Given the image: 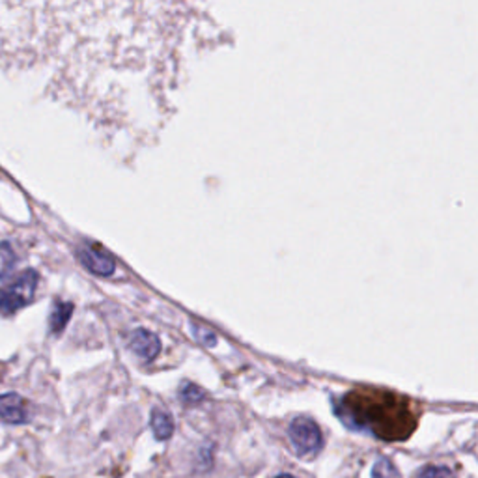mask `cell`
I'll list each match as a JSON object with an SVG mask.
<instances>
[{
	"label": "cell",
	"instance_id": "6da1fadb",
	"mask_svg": "<svg viewBox=\"0 0 478 478\" xmlns=\"http://www.w3.org/2000/svg\"><path fill=\"white\" fill-rule=\"evenodd\" d=\"M335 409L340 421L349 428L385 441L409 437L417 424V415L407 398L379 389L347 393Z\"/></svg>",
	"mask_w": 478,
	"mask_h": 478
},
{
	"label": "cell",
	"instance_id": "7a4b0ae2",
	"mask_svg": "<svg viewBox=\"0 0 478 478\" xmlns=\"http://www.w3.org/2000/svg\"><path fill=\"white\" fill-rule=\"evenodd\" d=\"M38 273L34 269L24 271L8 288L0 290V314H15L19 308L26 307L36 294Z\"/></svg>",
	"mask_w": 478,
	"mask_h": 478
},
{
	"label": "cell",
	"instance_id": "3957f363",
	"mask_svg": "<svg viewBox=\"0 0 478 478\" xmlns=\"http://www.w3.org/2000/svg\"><path fill=\"white\" fill-rule=\"evenodd\" d=\"M288 434L296 453L301 458H312L324 447V435L320 426L308 417L294 419L288 428Z\"/></svg>",
	"mask_w": 478,
	"mask_h": 478
},
{
	"label": "cell",
	"instance_id": "277c9868",
	"mask_svg": "<svg viewBox=\"0 0 478 478\" xmlns=\"http://www.w3.org/2000/svg\"><path fill=\"white\" fill-rule=\"evenodd\" d=\"M79 260L90 273L100 277H109L116 269L114 259L98 245H83L79 249Z\"/></svg>",
	"mask_w": 478,
	"mask_h": 478
},
{
	"label": "cell",
	"instance_id": "5b68a950",
	"mask_svg": "<svg viewBox=\"0 0 478 478\" xmlns=\"http://www.w3.org/2000/svg\"><path fill=\"white\" fill-rule=\"evenodd\" d=\"M0 419L10 424H26L30 421L28 404L15 393L0 396Z\"/></svg>",
	"mask_w": 478,
	"mask_h": 478
},
{
	"label": "cell",
	"instance_id": "8992f818",
	"mask_svg": "<svg viewBox=\"0 0 478 478\" xmlns=\"http://www.w3.org/2000/svg\"><path fill=\"white\" fill-rule=\"evenodd\" d=\"M130 346H132L133 352L146 363L153 361L159 354V349H161L159 338L146 329H137L130 338Z\"/></svg>",
	"mask_w": 478,
	"mask_h": 478
},
{
	"label": "cell",
	"instance_id": "52a82bcc",
	"mask_svg": "<svg viewBox=\"0 0 478 478\" xmlns=\"http://www.w3.org/2000/svg\"><path fill=\"white\" fill-rule=\"evenodd\" d=\"M151 430L157 441H169L174 434V423L169 413L163 409H153L151 413Z\"/></svg>",
	"mask_w": 478,
	"mask_h": 478
},
{
	"label": "cell",
	"instance_id": "ba28073f",
	"mask_svg": "<svg viewBox=\"0 0 478 478\" xmlns=\"http://www.w3.org/2000/svg\"><path fill=\"white\" fill-rule=\"evenodd\" d=\"M73 312V305L72 303H56L51 310V317H49V327L53 333H62L66 324L70 322Z\"/></svg>",
	"mask_w": 478,
	"mask_h": 478
},
{
	"label": "cell",
	"instance_id": "9c48e42d",
	"mask_svg": "<svg viewBox=\"0 0 478 478\" xmlns=\"http://www.w3.org/2000/svg\"><path fill=\"white\" fill-rule=\"evenodd\" d=\"M372 478H402L398 467L385 456H379L372 467Z\"/></svg>",
	"mask_w": 478,
	"mask_h": 478
},
{
	"label": "cell",
	"instance_id": "30bf717a",
	"mask_svg": "<svg viewBox=\"0 0 478 478\" xmlns=\"http://www.w3.org/2000/svg\"><path fill=\"white\" fill-rule=\"evenodd\" d=\"M17 264V257L10 243H0V278H5Z\"/></svg>",
	"mask_w": 478,
	"mask_h": 478
},
{
	"label": "cell",
	"instance_id": "8fae6325",
	"mask_svg": "<svg viewBox=\"0 0 478 478\" xmlns=\"http://www.w3.org/2000/svg\"><path fill=\"white\" fill-rule=\"evenodd\" d=\"M180 398L187 405H197V404H200L206 398V395H204V391L199 385L189 384V381H187V384H183L181 389H180Z\"/></svg>",
	"mask_w": 478,
	"mask_h": 478
},
{
	"label": "cell",
	"instance_id": "7c38bea8",
	"mask_svg": "<svg viewBox=\"0 0 478 478\" xmlns=\"http://www.w3.org/2000/svg\"><path fill=\"white\" fill-rule=\"evenodd\" d=\"M417 478H456V476L449 467H444V465H424L419 471Z\"/></svg>",
	"mask_w": 478,
	"mask_h": 478
},
{
	"label": "cell",
	"instance_id": "4fadbf2b",
	"mask_svg": "<svg viewBox=\"0 0 478 478\" xmlns=\"http://www.w3.org/2000/svg\"><path fill=\"white\" fill-rule=\"evenodd\" d=\"M195 335L199 340H202L206 346H215L217 344V337L206 329V327H195Z\"/></svg>",
	"mask_w": 478,
	"mask_h": 478
},
{
	"label": "cell",
	"instance_id": "5bb4252c",
	"mask_svg": "<svg viewBox=\"0 0 478 478\" xmlns=\"http://www.w3.org/2000/svg\"><path fill=\"white\" fill-rule=\"evenodd\" d=\"M275 478H296V476H292V474H278V476H275Z\"/></svg>",
	"mask_w": 478,
	"mask_h": 478
}]
</instances>
